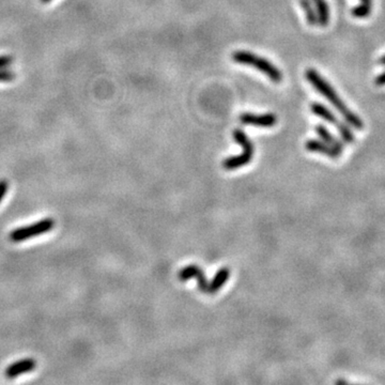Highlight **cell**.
<instances>
[{
    "label": "cell",
    "instance_id": "cell-14",
    "mask_svg": "<svg viewBox=\"0 0 385 385\" xmlns=\"http://www.w3.org/2000/svg\"><path fill=\"white\" fill-rule=\"evenodd\" d=\"M362 4L352 9V15L357 19H364L370 15L373 0H361Z\"/></svg>",
    "mask_w": 385,
    "mask_h": 385
},
{
    "label": "cell",
    "instance_id": "cell-1",
    "mask_svg": "<svg viewBox=\"0 0 385 385\" xmlns=\"http://www.w3.org/2000/svg\"><path fill=\"white\" fill-rule=\"evenodd\" d=\"M305 77L311 84V86L333 105L337 112H339L343 116L344 120H346L348 124H350L355 130H363L364 122L362 119L347 107L344 102L337 95L336 90L315 69L310 68L305 71Z\"/></svg>",
    "mask_w": 385,
    "mask_h": 385
},
{
    "label": "cell",
    "instance_id": "cell-15",
    "mask_svg": "<svg viewBox=\"0 0 385 385\" xmlns=\"http://www.w3.org/2000/svg\"><path fill=\"white\" fill-rule=\"evenodd\" d=\"M336 126H337V131L339 133L340 138L342 139V141H344L346 143H353L355 141L354 133L347 123L338 122V124Z\"/></svg>",
    "mask_w": 385,
    "mask_h": 385
},
{
    "label": "cell",
    "instance_id": "cell-11",
    "mask_svg": "<svg viewBox=\"0 0 385 385\" xmlns=\"http://www.w3.org/2000/svg\"><path fill=\"white\" fill-rule=\"evenodd\" d=\"M317 12L318 24L322 27L327 26L329 22V7L325 0H311Z\"/></svg>",
    "mask_w": 385,
    "mask_h": 385
},
{
    "label": "cell",
    "instance_id": "cell-17",
    "mask_svg": "<svg viewBox=\"0 0 385 385\" xmlns=\"http://www.w3.org/2000/svg\"><path fill=\"white\" fill-rule=\"evenodd\" d=\"M13 62V58L11 56H0V69H6L10 66Z\"/></svg>",
    "mask_w": 385,
    "mask_h": 385
},
{
    "label": "cell",
    "instance_id": "cell-20",
    "mask_svg": "<svg viewBox=\"0 0 385 385\" xmlns=\"http://www.w3.org/2000/svg\"><path fill=\"white\" fill-rule=\"evenodd\" d=\"M379 63L382 64V65H385V55L382 56V57L379 59Z\"/></svg>",
    "mask_w": 385,
    "mask_h": 385
},
{
    "label": "cell",
    "instance_id": "cell-19",
    "mask_svg": "<svg viewBox=\"0 0 385 385\" xmlns=\"http://www.w3.org/2000/svg\"><path fill=\"white\" fill-rule=\"evenodd\" d=\"M375 84L377 86H385V72H383L382 74H380L379 76H377V78L375 79Z\"/></svg>",
    "mask_w": 385,
    "mask_h": 385
},
{
    "label": "cell",
    "instance_id": "cell-21",
    "mask_svg": "<svg viewBox=\"0 0 385 385\" xmlns=\"http://www.w3.org/2000/svg\"><path fill=\"white\" fill-rule=\"evenodd\" d=\"M335 383H336V384H347L348 382H347V381H344V380H337Z\"/></svg>",
    "mask_w": 385,
    "mask_h": 385
},
{
    "label": "cell",
    "instance_id": "cell-8",
    "mask_svg": "<svg viewBox=\"0 0 385 385\" xmlns=\"http://www.w3.org/2000/svg\"><path fill=\"white\" fill-rule=\"evenodd\" d=\"M305 149L310 152L320 153L329 158H333V160H336V158H338L341 155L340 151H338L334 147H332V145L324 142L323 140H318V139L307 140L306 142H305Z\"/></svg>",
    "mask_w": 385,
    "mask_h": 385
},
{
    "label": "cell",
    "instance_id": "cell-10",
    "mask_svg": "<svg viewBox=\"0 0 385 385\" xmlns=\"http://www.w3.org/2000/svg\"><path fill=\"white\" fill-rule=\"evenodd\" d=\"M315 132L317 133V135L319 136L321 138V140H323L324 142L328 143L329 145H332V147H334L335 149H337L338 151H340L341 153L343 152V149H344V145L342 143L341 140H339L338 138H336L332 133L322 124H318L316 127H315Z\"/></svg>",
    "mask_w": 385,
    "mask_h": 385
},
{
    "label": "cell",
    "instance_id": "cell-18",
    "mask_svg": "<svg viewBox=\"0 0 385 385\" xmlns=\"http://www.w3.org/2000/svg\"><path fill=\"white\" fill-rule=\"evenodd\" d=\"M8 189H9V184L6 180H2L0 181V203L3 201V199L5 198L7 192H8Z\"/></svg>",
    "mask_w": 385,
    "mask_h": 385
},
{
    "label": "cell",
    "instance_id": "cell-16",
    "mask_svg": "<svg viewBox=\"0 0 385 385\" xmlns=\"http://www.w3.org/2000/svg\"><path fill=\"white\" fill-rule=\"evenodd\" d=\"M15 79V74L14 72H12L11 70H6V69H0V83H9Z\"/></svg>",
    "mask_w": 385,
    "mask_h": 385
},
{
    "label": "cell",
    "instance_id": "cell-7",
    "mask_svg": "<svg viewBox=\"0 0 385 385\" xmlns=\"http://www.w3.org/2000/svg\"><path fill=\"white\" fill-rule=\"evenodd\" d=\"M36 367V362L33 358H24L22 361L9 365L5 370V376L8 379H14L21 375L28 374Z\"/></svg>",
    "mask_w": 385,
    "mask_h": 385
},
{
    "label": "cell",
    "instance_id": "cell-9",
    "mask_svg": "<svg viewBox=\"0 0 385 385\" xmlns=\"http://www.w3.org/2000/svg\"><path fill=\"white\" fill-rule=\"evenodd\" d=\"M310 111L314 115L321 118L322 120L328 122L329 124L337 125L338 122H339V120L337 119V117L335 116V114L332 112L331 109H328L325 105H323L321 103H317V102L311 103L310 104Z\"/></svg>",
    "mask_w": 385,
    "mask_h": 385
},
{
    "label": "cell",
    "instance_id": "cell-5",
    "mask_svg": "<svg viewBox=\"0 0 385 385\" xmlns=\"http://www.w3.org/2000/svg\"><path fill=\"white\" fill-rule=\"evenodd\" d=\"M178 277H179V280H181L182 282L188 281V280H190V278H193V277L197 278L199 290H200L203 294L209 295L210 283H208L204 271L200 268H199L198 265H195V264L188 265V267H185L184 269H182L179 272Z\"/></svg>",
    "mask_w": 385,
    "mask_h": 385
},
{
    "label": "cell",
    "instance_id": "cell-13",
    "mask_svg": "<svg viewBox=\"0 0 385 385\" xmlns=\"http://www.w3.org/2000/svg\"><path fill=\"white\" fill-rule=\"evenodd\" d=\"M300 6L302 7L305 16H306V21L310 26H316L318 24V16L317 12L311 4L310 0H300Z\"/></svg>",
    "mask_w": 385,
    "mask_h": 385
},
{
    "label": "cell",
    "instance_id": "cell-6",
    "mask_svg": "<svg viewBox=\"0 0 385 385\" xmlns=\"http://www.w3.org/2000/svg\"><path fill=\"white\" fill-rule=\"evenodd\" d=\"M241 123L245 125H254L260 127H272L277 123V116L272 113L256 115L251 113H243L240 116Z\"/></svg>",
    "mask_w": 385,
    "mask_h": 385
},
{
    "label": "cell",
    "instance_id": "cell-12",
    "mask_svg": "<svg viewBox=\"0 0 385 385\" xmlns=\"http://www.w3.org/2000/svg\"><path fill=\"white\" fill-rule=\"evenodd\" d=\"M229 269L228 268H223L221 269L215 277L213 278V281H212L210 283V291H209V295H214L216 294V292L226 284V282H227V280L229 278Z\"/></svg>",
    "mask_w": 385,
    "mask_h": 385
},
{
    "label": "cell",
    "instance_id": "cell-3",
    "mask_svg": "<svg viewBox=\"0 0 385 385\" xmlns=\"http://www.w3.org/2000/svg\"><path fill=\"white\" fill-rule=\"evenodd\" d=\"M232 135L235 142H237L243 148V153L240 155L230 156L228 158H226L223 162V167L227 170H233L249 164L251 158L254 156L253 142L250 141V139L247 137V135L242 130L235 129L232 133Z\"/></svg>",
    "mask_w": 385,
    "mask_h": 385
},
{
    "label": "cell",
    "instance_id": "cell-22",
    "mask_svg": "<svg viewBox=\"0 0 385 385\" xmlns=\"http://www.w3.org/2000/svg\"><path fill=\"white\" fill-rule=\"evenodd\" d=\"M42 2L43 3H49V2H51V0H42Z\"/></svg>",
    "mask_w": 385,
    "mask_h": 385
},
{
    "label": "cell",
    "instance_id": "cell-2",
    "mask_svg": "<svg viewBox=\"0 0 385 385\" xmlns=\"http://www.w3.org/2000/svg\"><path fill=\"white\" fill-rule=\"evenodd\" d=\"M232 60L239 64L253 66L257 71L267 75L273 83L278 84L283 81V73L281 70L267 58L257 56L247 50H235L232 54Z\"/></svg>",
    "mask_w": 385,
    "mask_h": 385
},
{
    "label": "cell",
    "instance_id": "cell-4",
    "mask_svg": "<svg viewBox=\"0 0 385 385\" xmlns=\"http://www.w3.org/2000/svg\"><path fill=\"white\" fill-rule=\"evenodd\" d=\"M55 227V221L52 218H44L24 227L12 230L9 234V239L12 242H23L33 236L47 233Z\"/></svg>",
    "mask_w": 385,
    "mask_h": 385
}]
</instances>
